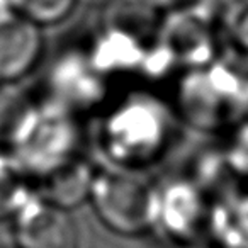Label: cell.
I'll list each match as a JSON object with an SVG mask.
<instances>
[{
	"instance_id": "1",
	"label": "cell",
	"mask_w": 248,
	"mask_h": 248,
	"mask_svg": "<svg viewBox=\"0 0 248 248\" xmlns=\"http://www.w3.org/2000/svg\"><path fill=\"white\" fill-rule=\"evenodd\" d=\"M173 110L180 123L206 136L226 135L248 119V75L216 58L180 72Z\"/></svg>"
},
{
	"instance_id": "2",
	"label": "cell",
	"mask_w": 248,
	"mask_h": 248,
	"mask_svg": "<svg viewBox=\"0 0 248 248\" xmlns=\"http://www.w3.org/2000/svg\"><path fill=\"white\" fill-rule=\"evenodd\" d=\"M175 110L150 93H135L107 112L100 129L104 152L128 169L153 163L173 135Z\"/></svg>"
},
{
	"instance_id": "3",
	"label": "cell",
	"mask_w": 248,
	"mask_h": 248,
	"mask_svg": "<svg viewBox=\"0 0 248 248\" xmlns=\"http://www.w3.org/2000/svg\"><path fill=\"white\" fill-rule=\"evenodd\" d=\"M82 129L77 112L55 99L32 102L9 141V152L32 179L77 158Z\"/></svg>"
},
{
	"instance_id": "4",
	"label": "cell",
	"mask_w": 248,
	"mask_h": 248,
	"mask_svg": "<svg viewBox=\"0 0 248 248\" xmlns=\"http://www.w3.org/2000/svg\"><path fill=\"white\" fill-rule=\"evenodd\" d=\"M89 199L100 221L116 233L135 236L153 228L156 187L143 177L117 170L95 173Z\"/></svg>"
},
{
	"instance_id": "5",
	"label": "cell",
	"mask_w": 248,
	"mask_h": 248,
	"mask_svg": "<svg viewBox=\"0 0 248 248\" xmlns=\"http://www.w3.org/2000/svg\"><path fill=\"white\" fill-rule=\"evenodd\" d=\"M156 45L173 70H190L219 58L216 7L197 2L165 12L156 26Z\"/></svg>"
},
{
	"instance_id": "6",
	"label": "cell",
	"mask_w": 248,
	"mask_h": 248,
	"mask_svg": "<svg viewBox=\"0 0 248 248\" xmlns=\"http://www.w3.org/2000/svg\"><path fill=\"white\" fill-rule=\"evenodd\" d=\"M211 194L194 177L175 179L156 187L153 228L177 245H194L206 238Z\"/></svg>"
},
{
	"instance_id": "7",
	"label": "cell",
	"mask_w": 248,
	"mask_h": 248,
	"mask_svg": "<svg viewBox=\"0 0 248 248\" xmlns=\"http://www.w3.org/2000/svg\"><path fill=\"white\" fill-rule=\"evenodd\" d=\"M19 248H78V228L60 206L34 196L14 216Z\"/></svg>"
},
{
	"instance_id": "8",
	"label": "cell",
	"mask_w": 248,
	"mask_h": 248,
	"mask_svg": "<svg viewBox=\"0 0 248 248\" xmlns=\"http://www.w3.org/2000/svg\"><path fill=\"white\" fill-rule=\"evenodd\" d=\"M107 77L93 65L90 55L72 51L53 65L49 75L51 99L78 114L106 99Z\"/></svg>"
},
{
	"instance_id": "9",
	"label": "cell",
	"mask_w": 248,
	"mask_h": 248,
	"mask_svg": "<svg viewBox=\"0 0 248 248\" xmlns=\"http://www.w3.org/2000/svg\"><path fill=\"white\" fill-rule=\"evenodd\" d=\"M43 53L41 26L11 9H0V83H17Z\"/></svg>"
},
{
	"instance_id": "10",
	"label": "cell",
	"mask_w": 248,
	"mask_h": 248,
	"mask_svg": "<svg viewBox=\"0 0 248 248\" xmlns=\"http://www.w3.org/2000/svg\"><path fill=\"white\" fill-rule=\"evenodd\" d=\"M206 240L214 248H248V186L228 184L213 194Z\"/></svg>"
},
{
	"instance_id": "11",
	"label": "cell",
	"mask_w": 248,
	"mask_h": 248,
	"mask_svg": "<svg viewBox=\"0 0 248 248\" xmlns=\"http://www.w3.org/2000/svg\"><path fill=\"white\" fill-rule=\"evenodd\" d=\"M219 58L248 75V0H223L216 9Z\"/></svg>"
},
{
	"instance_id": "12",
	"label": "cell",
	"mask_w": 248,
	"mask_h": 248,
	"mask_svg": "<svg viewBox=\"0 0 248 248\" xmlns=\"http://www.w3.org/2000/svg\"><path fill=\"white\" fill-rule=\"evenodd\" d=\"M95 172L80 156L36 179L41 187L39 197L70 211L90 197Z\"/></svg>"
},
{
	"instance_id": "13",
	"label": "cell",
	"mask_w": 248,
	"mask_h": 248,
	"mask_svg": "<svg viewBox=\"0 0 248 248\" xmlns=\"http://www.w3.org/2000/svg\"><path fill=\"white\" fill-rule=\"evenodd\" d=\"M32 182L34 179L11 152H0V219L14 217L36 196Z\"/></svg>"
},
{
	"instance_id": "14",
	"label": "cell",
	"mask_w": 248,
	"mask_h": 248,
	"mask_svg": "<svg viewBox=\"0 0 248 248\" xmlns=\"http://www.w3.org/2000/svg\"><path fill=\"white\" fill-rule=\"evenodd\" d=\"M217 153L230 182L248 186V119L221 136Z\"/></svg>"
},
{
	"instance_id": "15",
	"label": "cell",
	"mask_w": 248,
	"mask_h": 248,
	"mask_svg": "<svg viewBox=\"0 0 248 248\" xmlns=\"http://www.w3.org/2000/svg\"><path fill=\"white\" fill-rule=\"evenodd\" d=\"M32 100L16 83H0V143L7 146Z\"/></svg>"
},
{
	"instance_id": "16",
	"label": "cell",
	"mask_w": 248,
	"mask_h": 248,
	"mask_svg": "<svg viewBox=\"0 0 248 248\" xmlns=\"http://www.w3.org/2000/svg\"><path fill=\"white\" fill-rule=\"evenodd\" d=\"M5 7L38 26H49L72 14L77 0H4Z\"/></svg>"
},
{
	"instance_id": "17",
	"label": "cell",
	"mask_w": 248,
	"mask_h": 248,
	"mask_svg": "<svg viewBox=\"0 0 248 248\" xmlns=\"http://www.w3.org/2000/svg\"><path fill=\"white\" fill-rule=\"evenodd\" d=\"M146 4L152 5L155 11H172V9L186 7L190 4H197V2H202V0H145Z\"/></svg>"
},
{
	"instance_id": "18",
	"label": "cell",
	"mask_w": 248,
	"mask_h": 248,
	"mask_svg": "<svg viewBox=\"0 0 248 248\" xmlns=\"http://www.w3.org/2000/svg\"><path fill=\"white\" fill-rule=\"evenodd\" d=\"M0 9H7V7H5V2H4V0H0Z\"/></svg>"
}]
</instances>
